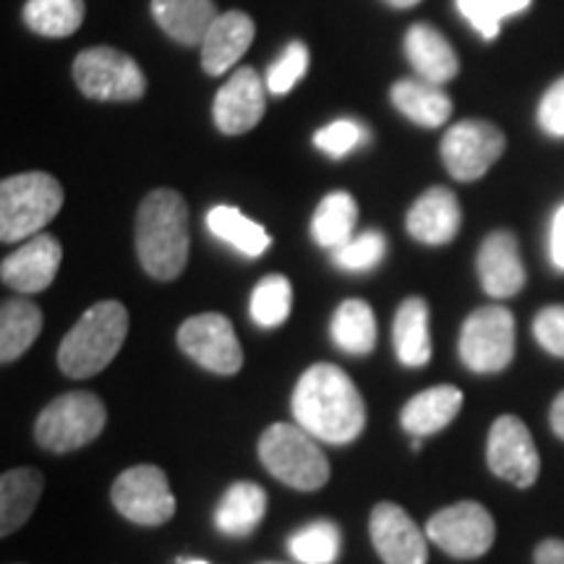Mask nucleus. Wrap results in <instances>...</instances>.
Returning a JSON list of instances; mask_svg holds the SVG:
<instances>
[{"mask_svg":"<svg viewBox=\"0 0 564 564\" xmlns=\"http://www.w3.org/2000/svg\"><path fill=\"white\" fill-rule=\"evenodd\" d=\"M295 423L327 444H350L366 429V403L352 379L335 364H314L293 390Z\"/></svg>","mask_w":564,"mask_h":564,"instance_id":"1","label":"nucleus"},{"mask_svg":"<svg viewBox=\"0 0 564 564\" xmlns=\"http://www.w3.org/2000/svg\"><path fill=\"white\" fill-rule=\"evenodd\" d=\"M188 207L173 188L147 194L137 212V253L154 280H175L188 264Z\"/></svg>","mask_w":564,"mask_h":564,"instance_id":"2","label":"nucleus"},{"mask_svg":"<svg viewBox=\"0 0 564 564\" xmlns=\"http://www.w3.org/2000/svg\"><path fill=\"white\" fill-rule=\"evenodd\" d=\"M126 335H129V312L123 303H95L63 337L58 348L61 371L74 379L95 377L118 356Z\"/></svg>","mask_w":564,"mask_h":564,"instance_id":"3","label":"nucleus"},{"mask_svg":"<svg viewBox=\"0 0 564 564\" xmlns=\"http://www.w3.org/2000/svg\"><path fill=\"white\" fill-rule=\"evenodd\" d=\"M63 207V188L51 173H21L0 183V238L17 243L40 230Z\"/></svg>","mask_w":564,"mask_h":564,"instance_id":"4","label":"nucleus"},{"mask_svg":"<svg viewBox=\"0 0 564 564\" xmlns=\"http://www.w3.org/2000/svg\"><path fill=\"white\" fill-rule=\"evenodd\" d=\"M259 460L291 489L316 491L329 481V460L299 423H272L259 440Z\"/></svg>","mask_w":564,"mask_h":564,"instance_id":"5","label":"nucleus"},{"mask_svg":"<svg viewBox=\"0 0 564 564\" xmlns=\"http://www.w3.org/2000/svg\"><path fill=\"white\" fill-rule=\"evenodd\" d=\"M105 421H108V411L97 394L66 392L37 415L34 440L47 453H74L102 434Z\"/></svg>","mask_w":564,"mask_h":564,"instance_id":"6","label":"nucleus"},{"mask_svg":"<svg viewBox=\"0 0 564 564\" xmlns=\"http://www.w3.org/2000/svg\"><path fill=\"white\" fill-rule=\"evenodd\" d=\"M74 82L84 97L97 102L139 100L147 91L144 70L116 47H89L76 55Z\"/></svg>","mask_w":564,"mask_h":564,"instance_id":"7","label":"nucleus"},{"mask_svg":"<svg viewBox=\"0 0 564 564\" xmlns=\"http://www.w3.org/2000/svg\"><path fill=\"white\" fill-rule=\"evenodd\" d=\"M460 361L476 373H499L514 358V316L505 306L476 308L460 329Z\"/></svg>","mask_w":564,"mask_h":564,"instance_id":"8","label":"nucleus"},{"mask_svg":"<svg viewBox=\"0 0 564 564\" xmlns=\"http://www.w3.org/2000/svg\"><path fill=\"white\" fill-rule=\"evenodd\" d=\"M426 535L432 544L455 560H478L489 552L497 539L491 512L478 502H457L432 514L426 523Z\"/></svg>","mask_w":564,"mask_h":564,"instance_id":"9","label":"nucleus"},{"mask_svg":"<svg viewBox=\"0 0 564 564\" xmlns=\"http://www.w3.org/2000/svg\"><path fill=\"white\" fill-rule=\"evenodd\" d=\"M112 505L137 525H162L175 514V497L165 470L158 465H133L112 484Z\"/></svg>","mask_w":564,"mask_h":564,"instance_id":"10","label":"nucleus"},{"mask_svg":"<svg viewBox=\"0 0 564 564\" xmlns=\"http://www.w3.org/2000/svg\"><path fill=\"white\" fill-rule=\"evenodd\" d=\"M178 345L194 364L220 377H232L243 366L241 343H238L232 322L223 314L209 312L183 322Z\"/></svg>","mask_w":564,"mask_h":564,"instance_id":"11","label":"nucleus"},{"mask_svg":"<svg viewBox=\"0 0 564 564\" xmlns=\"http://www.w3.org/2000/svg\"><path fill=\"white\" fill-rule=\"evenodd\" d=\"M486 463L494 476L505 478L518 489H528L539 481L541 457L523 419L499 415L494 421L489 442H486Z\"/></svg>","mask_w":564,"mask_h":564,"instance_id":"12","label":"nucleus"},{"mask_svg":"<svg viewBox=\"0 0 564 564\" xmlns=\"http://www.w3.org/2000/svg\"><path fill=\"white\" fill-rule=\"evenodd\" d=\"M505 133L489 121H460L444 133L442 160L455 181H478L502 158Z\"/></svg>","mask_w":564,"mask_h":564,"instance_id":"13","label":"nucleus"},{"mask_svg":"<svg viewBox=\"0 0 564 564\" xmlns=\"http://www.w3.org/2000/svg\"><path fill=\"white\" fill-rule=\"evenodd\" d=\"M371 544L384 564H426L429 546L423 531L403 507L379 502L371 510Z\"/></svg>","mask_w":564,"mask_h":564,"instance_id":"14","label":"nucleus"},{"mask_svg":"<svg viewBox=\"0 0 564 564\" xmlns=\"http://www.w3.org/2000/svg\"><path fill=\"white\" fill-rule=\"evenodd\" d=\"M267 82L251 66H241L223 84L215 97V123L228 137H241L262 121L267 110Z\"/></svg>","mask_w":564,"mask_h":564,"instance_id":"15","label":"nucleus"},{"mask_svg":"<svg viewBox=\"0 0 564 564\" xmlns=\"http://www.w3.org/2000/svg\"><path fill=\"white\" fill-rule=\"evenodd\" d=\"M63 259L58 238L40 232L0 264V278L19 293H42L53 285Z\"/></svg>","mask_w":564,"mask_h":564,"instance_id":"16","label":"nucleus"},{"mask_svg":"<svg viewBox=\"0 0 564 564\" xmlns=\"http://www.w3.org/2000/svg\"><path fill=\"white\" fill-rule=\"evenodd\" d=\"M476 267L484 291L491 299H512L523 291L525 267L520 259L518 238L510 230H494L484 238Z\"/></svg>","mask_w":564,"mask_h":564,"instance_id":"17","label":"nucleus"},{"mask_svg":"<svg viewBox=\"0 0 564 564\" xmlns=\"http://www.w3.org/2000/svg\"><path fill=\"white\" fill-rule=\"evenodd\" d=\"M460 223V202L444 186H434L426 194H421L405 217L408 232L415 241L426 246H444L455 241Z\"/></svg>","mask_w":564,"mask_h":564,"instance_id":"18","label":"nucleus"},{"mask_svg":"<svg viewBox=\"0 0 564 564\" xmlns=\"http://www.w3.org/2000/svg\"><path fill=\"white\" fill-rule=\"evenodd\" d=\"M253 34H257V26H253V19L249 13H220L202 42V68L209 76L225 74V70L243 58L246 51L251 47Z\"/></svg>","mask_w":564,"mask_h":564,"instance_id":"19","label":"nucleus"},{"mask_svg":"<svg viewBox=\"0 0 564 564\" xmlns=\"http://www.w3.org/2000/svg\"><path fill=\"white\" fill-rule=\"evenodd\" d=\"M463 408V392L453 384H440L411 398L400 413V423L411 436H432L447 429Z\"/></svg>","mask_w":564,"mask_h":564,"instance_id":"20","label":"nucleus"},{"mask_svg":"<svg viewBox=\"0 0 564 564\" xmlns=\"http://www.w3.org/2000/svg\"><path fill=\"white\" fill-rule=\"evenodd\" d=\"M405 55L421 79L432 84H444L455 79L460 70V61L444 34L429 24H413L405 32Z\"/></svg>","mask_w":564,"mask_h":564,"instance_id":"21","label":"nucleus"},{"mask_svg":"<svg viewBox=\"0 0 564 564\" xmlns=\"http://www.w3.org/2000/svg\"><path fill=\"white\" fill-rule=\"evenodd\" d=\"M152 17L167 37L181 45H202L220 17L212 0H152Z\"/></svg>","mask_w":564,"mask_h":564,"instance_id":"22","label":"nucleus"},{"mask_svg":"<svg viewBox=\"0 0 564 564\" xmlns=\"http://www.w3.org/2000/svg\"><path fill=\"white\" fill-rule=\"evenodd\" d=\"M390 100L394 108L423 129H440L453 116V100L440 84L426 79H400L392 84Z\"/></svg>","mask_w":564,"mask_h":564,"instance_id":"23","label":"nucleus"},{"mask_svg":"<svg viewBox=\"0 0 564 564\" xmlns=\"http://www.w3.org/2000/svg\"><path fill=\"white\" fill-rule=\"evenodd\" d=\"M392 343L398 361L421 369L432 361V333H429V303L413 295L400 303L392 324Z\"/></svg>","mask_w":564,"mask_h":564,"instance_id":"24","label":"nucleus"},{"mask_svg":"<svg viewBox=\"0 0 564 564\" xmlns=\"http://www.w3.org/2000/svg\"><path fill=\"white\" fill-rule=\"evenodd\" d=\"M267 512V491L253 481H236L223 494L217 505L215 523L225 535L246 539L257 531Z\"/></svg>","mask_w":564,"mask_h":564,"instance_id":"25","label":"nucleus"},{"mask_svg":"<svg viewBox=\"0 0 564 564\" xmlns=\"http://www.w3.org/2000/svg\"><path fill=\"white\" fill-rule=\"evenodd\" d=\"M45 476L37 468H13L0 478V533H17L32 518Z\"/></svg>","mask_w":564,"mask_h":564,"instance_id":"26","label":"nucleus"},{"mask_svg":"<svg viewBox=\"0 0 564 564\" xmlns=\"http://www.w3.org/2000/svg\"><path fill=\"white\" fill-rule=\"evenodd\" d=\"M42 333V312L32 301L13 299L0 308V361L11 364L32 348Z\"/></svg>","mask_w":564,"mask_h":564,"instance_id":"27","label":"nucleus"},{"mask_svg":"<svg viewBox=\"0 0 564 564\" xmlns=\"http://www.w3.org/2000/svg\"><path fill=\"white\" fill-rule=\"evenodd\" d=\"M207 228L212 236L230 243L246 257H262L272 243L262 225L249 220L241 209L228 207V204H217L207 212Z\"/></svg>","mask_w":564,"mask_h":564,"instance_id":"28","label":"nucleus"},{"mask_svg":"<svg viewBox=\"0 0 564 564\" xmlns=\"http://www.w3.org/2000/svg\"><path fill=\"white\" fill-rule=\"evenodd\" d=\"M329 335L337 348L352 352V356L371 352L377 345V319H373L369 303L358 299L343 301L329 322Z\"/></svg>","mask_w":564,"mask_h":564,"instance_id":"29","label":"nucleus"},{"mask_svg":"<svg viewBox=\"0 0 564 564\" xmlns=\"http://www.w3.org/2000/svg\"><path fill=\"white\" fill-rule=\"evenodd\" d=\"M358 223V204L348 192H333L319 202L312 220V236L322 249H340L352 238Z\"/></svg>","mask_w":564,"mask_h":564,"instance_id":"30","label":"nucleus"},{"mask_svg":"<svg viewBox=\"0 0 564 564\" xmlns=\"http://www.w3.org/2000/svg\"><path fill=\"white\" fill-rule=\"evenodd\" d=\"M84 21V0H26L24 24L40 37H70Z\"/></svg>","mask_w":564,"mask_h":564,"instance_id":"31","label":"nucleus"},{"mask_svg":"<svg viewBox=\"0 0 564 564\" xmlns=\"http://www.w3.org/2000/svg\"><path fill=\"white\" fill-rule=\"evenodd\" d=\"M343 535L333 520H316L301 528L288 541V552L301 564H335L340 556Z\"/></svg>","mask_w":564,"mask_h":564,"instance_id":"32","label":"nucleus"},{"mask_svg":"<svg viewBox=\"0 0 564 564\" xmlns=\"http://www.w3.org/2000/svg\"><path fill=\"white\" fill-rule=\"evenodd\" d=\"M293 306L291 280L282 274H267L251 293V319L264 329H274L288 322Z\"/></svg>","mask_w":564,"mask_h":564,"instance_id":"33","label":"nucleus"},{"mask_svg":"<svg viewBox=\"0 0 564 564\" xmlns=\"http://www.w3.org/2000/svg\"><path fill=\"white\" fill-rule=\"evenodd\" d=\"M457 11L484 40H497L505 19L531 9V0H455Z\"/></svg>","mask_w":564,"mask_h":564,"instance_id":"34","label":"nucleus"},{"mask_svg":"<svg viewBox=\"0 0 564 564\" xmlns=\"http://www.w3.org/2000/svg\"><path fill=\"white\" fill-rule=\"evenodd\" d=\"M387 253V238L379 230H366L350 238L348 243L333 251V262L348 272H369L382 264Z\"/></svg>","mask_w":564,"mask_h":564,"instance_id":"35","label":"nucleus"},{"mask_svg":"<svg viewBox=\"0 0 564 564\" xmlns=\"http://www.w3.org/2000/svg\"><path fill=\"white\" fill-rule=\"evenodd\" d=\"M308 70V47L303 45L301 40H293L291 45L282 51L278 61L272 63L270 70H267V89L272 95H288L295 84H299L301 76H306Z\"/></svg>","mask_w":564,"mask_h":564,"instance_id":"36","label":"nucleus"},{"mask_svg":"<svg viewBox=\"0 0 564 564\" xmlns=\"http://www.w3.org/2000/svg\"><path fill=\"white\" fill-rule=\"evenodd\" d=\"M366 139H369V131L356 121H348V118H340V121L324 126V129L314 133V144L333 160H340L345 154H350L356 147H361Z\"/></svg>","mask_w":564,"mask_h":564,"instance_id":"37","label":"nucleus"},{"mask_svg":"<svg viewBox=\"0 0 564 564\" xmlns=\"http://www.w3.org/2000/svg\"><path fill=\"white\" fill-rule=\"evenodd\" d=\"M533 335L541 348L564 358V306H546L535 314Z\"/></svg>","mask_w":564,"mask_h":564,"instance_id":"38","label":"nucleus"},{"mask_svg":"<svg viewBox=\"0 0 564 564\" xmlns=\"http://www.w3.org/2000/svg\"><path fill=\"white\" fill-rule=\"evenodd\" d=\"M539 126L549 137L564 139V76L556 79L539 105Z\"/></svg>","mask_w":564,"mask_h":564,"instance_id":"39","label":"nucleus"},{"mask_svg":"<svg viewBox=\"0 0 564 564\" xmlns=\"http://www.w3.org/2000/svg\"><path fill=\"white\" fill-rule=\"evenodd\" d=\"M549 257L556 270L564 272V204L554 212L552 230H549Z\"/></svg>","mask_w":564,"mask_h":564,"instance_id":"40","label":"nucleus"},{"mask_svg":"<svg viewBox=\"0 0 564 564\" xmlns=\"http://www.w3.org/2000/svg\"><path fill=\"white\" fill-rule=\"evenodd\" d=\"M535 564H564V541L546 539L535 549Z\"/></svg>","mask_w":564,"mask_h":564,"instance_id":"41","label":"nucleus"},{"mask_svg":"<svg viewBox=\"0 0 564 564\" xmlns=\"http://www.w3.org/2000/svg\"><path fill=\"white\" fill-rule=\"evenodd\" d=\"M552 432L564 440V392L556 394L552 405Z\"/></svg>","mask_w":564,"mask_h":564,"instance_id":"42","label":"nucleus"},{"mask_svg":"<svg viewBox=\"0 0 564 564\" xmlns=\"http://www.w3.org/2000/svg\"><path fill=\"white\" fill-rule=\"evenodd\" d=\"M392 9H411V6H419L421 0H387Z\"/></svg>","mask_w":564,"mask_h":564,"instance_id":"43","label":"nucleus"},{"mask_svg":"<svg viewBox=\"0 0 564 564\" xmlns=\"http://www.w3.org/2000/svg\"><path fill=\"white\" fill-rule=\"evenodd\" d=\"M183 564H209V562H202V560H192V562H183Z\"/></svg>","mask_w":564,"mask_h":564,"instance_id":"44","label":"nucleus"}]
</instances>
